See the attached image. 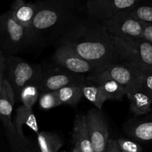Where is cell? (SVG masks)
Segmentation results:
<instances>
[{
	"instance_id": "cell-1",
	"label": "cell",
	"mask_w": 152,
	"mask_h": 152,
	"mask_svg": "<svg viewBox=\"0 0 152 152\" xmlns=\"http://www.w3.org/2000/svg\"><path fill=\"white\" fill-rule=\"evenodd\" d=\"M63 46L102 71L120 63L111 36L101 24L81 18L56 39Z\"/></svg>"
},
{
	"instance_id": "cell-2",
	"label": "cell",
	"mask_w": 152,
	"mask_h": 152,
	"mask_svg": "<svg viewBox=\"0 0 152 152\" xmlns=\"http://www.w3.org/2000/svg\"><path fill=\"white\" fill-rule=\"evenodd\" d=\"M37 3V13L27 30L28 46L40 45L50 39H57L81 19L75 1L46 0Z\"/></svg>"
},
{
	"instance_id": "cell-3",
	"label": "cell",
	"mask_w": 152,
	"mask_h": 152,
	"mask_svg": "<svg viewBox=\"0 0 152 152\" xmlns=\"http://www.w3.org/2000/svg\"><path fill=\"white\" fill-rule=\"evenodd\" d=\"M120 62L139 68L152 67V42L144 39L111 37Z\"/></svg>"
},
{
	"instance_id": "cell-4",
	"label": "cell",
	"mask_w": 152,
	"mask_h": 152,
	"mask_svg": "<svg viewBox=\"0 0 152 152\" xmlns=\"http://www.w3.org/2000/svg\"><path fill=\"white\" fill-rule=\"evenodd\" d=\"M42 72L39 65H32L17 56H5L4 78L11 86L16 98L27 85L37 86Z\"/></svg>"
},
{
	"instance_id": "cell-5",
	"label": "cell",
	"mask_w": 152,
	"mask_h": 152,
	"mask_svg": "<svg viewBox=\"0 0 152 152\" xmlns=\"http://www.w3.org/2000/svg\"><path fill=\"white\" fill-rule=\"evenodd\" d=\"M28 46L27 29L12 17L10 10L0 15V50L4 56H13Z\"/></svg>"
},
{
	"instance_id": "cell-6",
	"label": "cell",
	"mask_w": 152,
	"mask_h": 152,
	"mask_svg": "<svg viewBox=\"0 0 152 152\" xmlns=\"http://www.w3.org/2000/svg\"><path fill=\"white\" fill-rule=\"evenodd\" d=\"M140 2V0H89L85 3L84 10L88 19L101 24Z\"/></svg>"
},
{
	"instance_id": "cell-7",
	"label": "cell",
	"mask_w": 152,
	"mask_h": 152,
	"mask_svg": "<svg viewBox=\"0 0 152 152\" xmlns=\"http://www.w3.org/2000/svg\"><path fill=\"white\" fill-rule=\"evenodd\" d=\"M16 96L11 86L5 78L2 82L0 92V120L5 129V133L9 142L15 151L21 147L26 146L18 138L12 121V113Z\"/></svg>"
},
{
	"instance_id": "cell-8",
	"label": "cell",
	"mask_w": 152,
	"mask_h": 152,
	"mask_svg": "<svg viewBox=\"0 0 152 152\" xmlns=\"http://www.w3.org/2000/svg\"><path fill=\"white\" fill-rule=\"evenodd\" d=\"M128 10H121L109 20L101 23L111 37L143 39L144 22L132 17Z\"/></svg>"
},
{
	"instance_id": "cell-9",
	"label": "cell",
	"mask_w": 152,
	"mask_h": 152,
	"mask_svg": "<svg viewBox=\"0 0 152 152\" xmlns=\"http://www.w3.org/2000/svg\"><path fill=\"white\" fill-rule=\"evenodd\" d=\"M53 59L58 67L74 74L80 75L88 74V76L102 71L99 67L91 63L73 50L63 46L56 47Z\"/></svg>"
},
{
	"instance_id": "cell-10",
	"label": "cell",
	"mask_w": 152,
	"mask_h": 152,
	"mask_svg": "<svg viewBox=\"0 0 152 152\" xmlns=\"http://www.w3.org/2000/svg\"><path fill=\"white\" fill-rule=\"evenodd\" d=\"M86 77L69 72L59 67L47 72L43 71L37 87L41 93L55 92L71 85L84 84L87 81Z\"/></svg>"
},
{
	"instance_id": "cell-11",
	"label": "cell",
	"mask_w": 152,
	"mask_h": 152,
	"mask_svg": "<svg viewBox=\"0 0 152 152\" xmlns=\"http://www.w3.org/2000/svg\"><path fill=\"white\" fill-rule=\"evenodd\" d=\"M85 115L94 152H106L109 140L106 119L102 112L96 108L89 110Z\"/></svg>"
},
{
	"instance_id": "cell-12",
	"label": "cell",
	"mask_w": 152,
	"mask_h": 152,
	"mask_svg": "<svg viewBox=\"0 0 152 152\" xmlns=\"http://www.w3.org/2000/svg\"><path fill=\"white\" fill-rule=\"evenodd\" d=\"M101 78L114 80L129 90L137 85L136 77L132 67L126 63L115 64L95 74Z\"/></svg>"
},
{
	"instance_id": "cell-13",
	"label": "cell",
	"mask_w": 152,
	"mask_h": 152,
	"mask_svg": "<svg viewBox=\"0 0 152 152\" xmlns=\"http://www.w3.org/2000/svg\"><path fill=\"white\" fill-rule=\"evenodd\" d=\"M13 123L18 138L26 146L29 145V140L24 134V126H26L37 134L39 133L38 123L34 111L32 109H30L24 105H21L16 109V115Z\"/></svg>"
},
{
	"instance_id": "cell-14",
	"label": "cell",
	"mask_w": 152,
	"mask_h": 152,
	"mask_svg": "<svg viewBox=\"0 0 152 152\" xmlns=\"http://www.w3.org/2000/svg\"><path fill=\"white\" fill-rule=\"evenodd\" d=\"M15 21L28 30L31 27L37 10V2H26L24 0H16L11 4L10 10Z\"/></svg>"
},
{
	"instance_id": "cell-15",
	"label": "cell",
	"mask_w": 152,
	"mask_h": 152,
	"mask_svg": "<svg viewBox=\"0 0 152 152\" xmlns=\"http://www.w3.org/2000/svg\"><path fill=\"white\" fill-rule=\"evenodd\" d=\"M86 80L87 81L98 85L100 87L107 101H122L123 98L127 94V90L126 88L116 83L114 80L101 78L95 74L87 76Z\"/></svg>"
},
{
	"instance_id": "cell-16",
	"label": "cell",
	"mask_w": 152,
	"mask_h": 152,
	"mask_svg": "<svg viewBox=\"0 0 152 152\" xmlns=\"http://www.w3.org/2000/svg\"><path fill=\"white\" fill-rule=\"evenodd\" d=\"M126 96L130 102L131 111L135 115H145L151 111V99L137 84L127 91Z\"/></svg>"
},
{
	"instance_id": "cell-17",
	"label": "cell",
	"mask_w": 152,
	"mask_h": 152,
	"mask_svg": "<svg viewBox=\"0 0 152 152\" xmlns=\"http://www.w3.org/2000/svg\"><path fill=\"white\" fill-rule=\"evenodd\" d=\"M73 140L80 152H94L85 114H78L75 117L73 126Z\"/></svg>"
},
{
	"instance_id": "cell-18",
	"label": "cell",
	"mask_w": 152,
	"mask_h": 152,
	"mask_svg": "<svg viewBox=\"0 0 152 152\" xmlns=\"http://www.w3.org/2000/svg\"><path fill=\"white\" fill-rule=\"evenodd\" d=\"M126 134L141 142L152 141V115L131 121L125 128Z\"/></svg>"
},
{
	"instance_id": "cell-19",
	"label": "cell",
	"mask_w": 152,
	"mask_h": 152,
	"mask_svg": "<svg viewBox=\"0 0 152 152\" xmlns=\"http://www.w3.org/2000/svg\"><path fill=\"white\" fill-rule=\"evenodd\" d=\"M37 144L39 151L58 152L63 142L60 137L53 132H41L37 134Z\"/></svg>"
},
{
	"instance_id": "cell-20",
	"label": "cell",
	"mask_w": 152,
	"mask_h": 152,
	"mask_svg": "<svg viewBox=\"0 0 152 152\" xmlns=\"http://www.w3.org/2000/svg\"><path fill=\"white\" fill-rule=\"evenodd\" d=\"M82 91L83 97L91 102L96 107V109L101 111L104 103L107 100L100 87L95 83L86 81L84 84L82 85Z\"/></svg>"
},
{
	"instance_id": "cell-21",
	"label": "cell",
	"mask_w": 152,
	"mask_h": 152,
	"mask_svg": "<svg viewBox=\"0 0 152 152\" xmlns=\"http://www.w3.org/2000/svg\"><path fill=\"white\" fill-rule=\"evenodd\" d=\"M61 104L76 105L83 97L82 85H71L55 91Z\"/></svg>"
},
{
	"instance_id": "cell-22",
	"label": "cell",
	"mask_w": 152,
	"mask_h": 152,
	"mask_svg": "<svg viewBox=\"0 0 152 152\" xmlns=\"http://www.w3.org/2000/svg\"><path fill=\"white\" fill-rule=\"evenodd\" d=\"M129 12L137 20L152 25V3L145 4L140 1L139 4L129 9Z\"/></svg>"
},
{
	"instance_id": "cell-23",
	"label": "cell",
	"mask_w": 152,
	"mask_h": 152,
	"mask_svg": "<svg viewBox=\"0 0 152 152\" xmlns=\"http://www.w3.org/2000/svg\"><path fill=\"white\" fill-rule=\"evenodd\" d=\"M39 96V91L37 85L31 84L25 86L21 90L19 97L22 102V105L32 109L34 104L38 101Z\"/></svg>"
},
{
	"instance_id": "cell-24",
	"label": "cell",
	"mask_w": 152,
	"mask_h": 152,
	"mask_svg": "<svg viewBox=\"0 0 152 152\" xmlns=\"http://www.w3.org/2000/svg\"><path fill=\"white\" fill-rule=\"evenodd\" d=\"M123 63V62H122ZM129 65V64H128ZM134 70L137 86L149 96L152 100V74L129 65Z\"/></svg>"
},
{
	"instance_id": "cell-25",
	"label": "cell",
	"mask_w": 152,
	"mask_h": 152,
	"mask_svg": "<svg viewBox=\"0 0 152 152\" xmlns=\"http://www.w3.org/2000/svg\"><path fill=\"white\" fill-rule=\"evenodd\" d=\"M38 101L39 108L43 110L51 109L62 105L55 92L41 93L39 96Z\"/></svg>"
},
{
	"instance_id": "cell-26",
	"label": "cell",
	"mask_w": 152,
	"mask_h": 152,
	"mask_svg": "<svg viewBox=\"0 0 152 152\" xmlns=\"http://www.w3.org/2000/svg\"><path fill=\"white\" fill-rule=\"evenodd\" d=\"M117 142L121 152H142V147L134 141L120 138Z\"/></svg>"
},
{
	"instance_id": "cell-27",
	"label": "cell",
	"mask_w": 152,
	"mask_h": 152,
	"mask_svg": "<svg viewBox=\"0 0 152 152\" xmlns=\"http://www.w3.org/2000/svg\"><path fill=\"white\" fill-rule=\"evenodd\" d=\"M4 72H5V56L0 50V92H1L2 82L4 78Z\"/></svg>"
},
{
	"instance_id": "cell-28",
	"label": "cell",
	"mask_w": 152,
	"mask_h": 152,
	"mask_svg": "<svg viewBox=\"0 0 152 152\" xmlns=\"http://www.w3.org/2000/svg\"><path fill=\"white\" fill-rule=\"evenodd\" d=\"M142 38L147 41L152 42V25L151 24L144 23Z\"/></svg>"
},
{
	"instance_id": "cell-29",
	"label": "cell",
	"mask_w": 152,
	"mask_h": 152,
	"mask_svg": "<svg viewBox=\"0 0 152 152\" xmlns=\"http://www.w3.org/2000/svg\"><path fill=\"white\" fill-rule=\"evenodd\" d=\"M106 152H121L117 140L113 139L108 140Z\"/></svg>"
},
{
	"instance_id": "cell-30",
	"label": "cell",
	"mask_w": 152,
	"mask_h": 152,
	"mask_svg": "<svg viewBox=\"0 0 152 152\" xmlns=\"http://www.w3.org/2000/svg\"><path fill=\"white\" fill-rule=\"evenodd\" d=\"M27 147L28 146L22 147V148H21L19 151H17L16 152H31L29 149H28V148H27Z\"/></svg>"
},
{
	"instance_id": "cell-31",
	"label": "cell",
	"mask_w": 152,
	"mask_h": 152,
	"mask_svg": "<svg viewBox=\"0 0 152 152\" xmlns=\"http://www.w3.org/2000/svg\"><path fill=\"white\" fill-rule=\"evenodd\" d=\"M132 66H133V65H132ZM140 69L144 70V71H148V72L152 74V67H150V68H140Z\"/></svg>"
},
{
	"instance_id": "cell-32",
	"label": "cell",
	"mask_w": 152,
	"mask_h": 152,
	"mask_svg": "<svg viewBox=\"0 0 152 152\" xmlns=\"http://www.w3.org/2000/svg\"><path fill=\"white\" fill-rule=\"evenodd\" d=\"M72 152H80V149H79L78 147H77V145H74V149H73Z\"/></svg>"
},
{
	"instance_id": "cell-33",
	"label": "cell",
	"mask_w": 152,
	"mask_h": 152,
	"mask_svg": "<svg viewBox=\"0 0 152 152\" xmlns=\"http://www.w3.org/2000/svg\"><path fill=\"white\" fill-rule=\"evenodd\" d=\"M39 152H42V151H39Z\"/></svg>"
}]
</instances>
